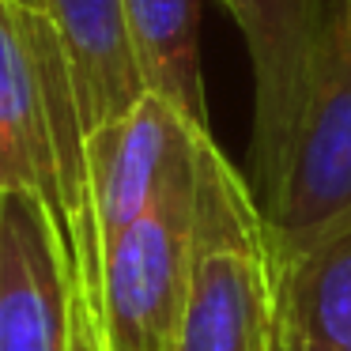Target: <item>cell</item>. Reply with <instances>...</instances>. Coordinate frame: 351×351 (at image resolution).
Segmentation results:
<instances>
[{
    "mask_svg": "<svg viewBox=\"0 0 351 351\" xmlns=\"http://www.w3.org/2000/svg\"><path fill=\"white\" fill-rule=\"evenodd\" d=\"M0 193L42 204L69 257L72 287L99 317L102 245L76 84L57 27L16 0H0Z\"/></svg>",
    "mask_w": 351,
    "mask_h": 351,
    "instance_id": "cell-1",
    "label": "cell"
},
{
    "mask_svg": "<svg viewBox=\"0 0 351 351\" xmlns=\"http://www.w3.org/2000/svg\"><path fill=\"white\" fill-rule=\"evenodd\" d=\"M351 219V0H317L298 129L276 197L261 208L268 272Z\"/></svg>",
    "mask_w": 351,
    "mask_h": 351,
    "instance_id": "cell-2",
    "label": "cell"
},
{
    "mask_svg": "<svg viewBox=\"0 0 351 351\" xmlns=\"http://www.w3.org/2000/svg\"><path fill=\"white\" fill-rule=\"evenodd\" d=\"M174 351H272V272L253 189L197 136V261Z\"/></svg>",
    "mask_w": 351,
    "mask_h": 351,
    "instance_id": "cell-3",
    "label": "cell"
},
{
    "mask_svg": "<svg viewBox=\"0 0 351 351\" xmlns=\"http://www.w3.org/2000/svg\"><path fill=\"white\" fill-rule=\"evenodd\" d=\"M204 136V132H200ZM197 261V144L152 208L102 257L106 351H174Z\"/></svg>",
    "mask_w": 351,
    "mask_h": 351,
    "instance_id": "cell-4",
    "label": "cell"
},
{
    "mask_svg": "<svg viewBox=\"0 0 351 351\" xmlns=\"http://www.w3.org/2000/svg\"><path fill=\"white\" fill-rule=\"evenodd\" d=\"M234 16L253 64V197L265 208L280 189L298 110L306 91V69L317 34V0H223Z\"/></svg>",
    "mask_w": 351,
    "mask_h": 351,
    "instance_id": "cell-5",
    "label": "cell"
},
{
    "mask_svg": "<svg viewBox=\"0 0 351 351\" xmlns=\"http://www.w3.org/2000/svg\"><path fill=\"white\" fill-rule=\"evenodd\" d=\"M197 136L200 129L152 91L140 95L121 117L87 132V182L102 257L193 159Z\"/></svg>",
    "mask_w": 351,
    "mask_h": 351,
    "instance_id": "cell-6",
    "label": "cell"
},
{
    "mask_svg": "<svg viewBox=\"0 0 351 351\" xmlns=\"http://www.w3.org/2000/svg\"><path fill=\"white\" fill-rule=\"evenodd\" d=\"M72 272L49 215L0 193V351H69Z\"/></svg>",
    "mask_w": 351,
    "mask_h": 351,
    "instance_id": "cell-7",
    "label": "cell"
},
{
    "mask_svg": "<svg viewBox=\"0 0 351 351\" xmlns=\"http://www.w3.org/2000/svg\"><path fill=\"white\" fill-rule=\"evenodd\" d=\"M16 4L42 12L57 27L87 132L140 102L144 80L129 46L121 0H16Z\"/></svg>",
    "mask_w": 351,
    "mask_h": 351,
    "instance_id": "cell-8",
    "label": "cell"
},
{
    "mask_svg": "<svg viewBox=\"0 0 351 351\" xmlns=\"http://www.w3.org/2000/svg\"><path fill=\"white\" fill-rule=\"evenodd\" d=\"M272 351H351V219L272 272Z\"/></svg>",
    "mask_w": 351,
    "mask_h": 351,
    "instance_id": "cell-9",
    "label": "cell"
},
{
    "mask_svg": "<svg viewBox=\"0 0 351 351\" xmlns=\"http://www.w3.org/2000/svg\"><path fill=\"white\" fill-rule=\"evenodd\" d=\"M144 91L167 99L193 129H208L200 80V0H121Z\"/></svg>",
    "mask_w": 351,
    "mask_h": 351,
    "instance_id": "cell-10",
    "label": "cell"
},
{
    "mask_svg": "<svg viewBox=\"0 0 351 351\" xmlns=\"http://www.w3.org/2000/svg\"><path fill=\"white\" fill-rule=\"evenodd\" d=\"M69 351H106L102 321L91 313L84 298H72V332H69Z\"/></svg>",
    "mask_w": 351,
    "mask_h": 351,
    "instance_id": "cell-11",
    "label": "cell"
}]
</instances>
